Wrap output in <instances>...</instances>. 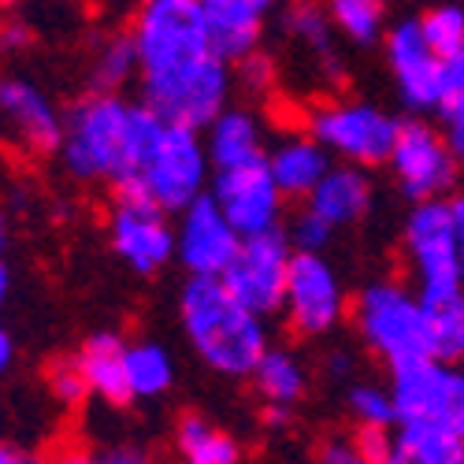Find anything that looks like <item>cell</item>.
I'll return each mask as SVG.
<instances>
[{"label": "cell", "mask_w": 464, "mask_h": 464, "mask_svg": "<svg viewBox=\"0 0 464 464\" xmlns=\"http://www.w3.org/2000/svg\"><path fill=\"white\" fill-rule=\"evenodd\" d=\"M141 101L175 127H208L230 97V60L216 49L201 0H141L134 15Z\"/></svg>", "instance_id": "1"}, {"label": "cell", "mask_w": 464, "mask_h": 464, "mask_svg": "<svg viewBox=\"0 0 464 464\" xmlns=\"http://www.w3.org/2000/svg\"><path fill=\"white\" fill-rule=\"evenodd\" d=\"M164 127L168 123L145 101L134 104L111 90H93L67 111L60 145L63 171L74 182H104L115 189L138 175Z\"/></svg>", "instance_id": "2"}, {"label": "cell", "mask_w": 464, "mask_h": 464, "mask_svg": "<svg viewBox=\"0 0 464 464\" xmlns=\"http://www.w3.org/2000/svg\"><path fill=\"white\" fill-rule=\"evenodd\" d=\"M179 320L186 342L216 375L249 379L267 345V324L246 301L230 294L223 279L189 276L179 294Z\"/></svg>", "instance_id": "3"}, {"label": "cell", "mask_w": 464, "mask_h": 464, "mask_svg": "<svg viewBox=\"0 0 464 464\" xmlns=\"http://www.w3.org/2000/svg\"><path fill=\"white\" fill-rule=\"evenodd\" d=\"M353 320L364 345L382 357L391 372L435 357L431 301H423V294L409 290L405 283H368L353 301Z\"/></svg>", "instance_id": "4"}, {"label": "cell", "mask_w": 464, "mask_h": 464, "mask_svg": "<svg viewBox=\"0 0 464 464\" xmlns=\"http://www.w3.org/2000/svg\"><path fill=\"white\" fill-rule=\"evenodd\" d=\"M212 168L216 164L208 157V145L201 141V130L168 123L157 145H152V152L145 157V164L138 168V175L120 182L115 193L152 201L164 212H186L193 201L208 193Z\"/></svg>", "instance_id": "5"}, {"label": "cell", "mask_w": 464, "mask_h": 464, "mask_svg": "<svg viewBox=\"0 0 464 464\" xmlns=\"http://www.w3.org/2000/svg\"><path fill=\"white\" fill-rule=\"evenodd\" d=\"M401 249L409 256L416 290L423 301H450L464 294V260L457 246V223H453V205L435 198V201H416L412 212L405 216L401 230Z\"/></svg>", "instance_id": "6"}, {"label": "cell", "mask_w": 464, "mask_h": 464, "mask_svg": "<svg viewBox=\"0 0 464 464\" xmlns=\"http://www.w3.org/2000/svg\"><path fill=\"white\" fill-rule=\"evenodd\" d=\"M308 134L320 145H327L334 160L379 168L391 164L401 123L391 111H382L368 101H327L308 111Z\"/></svg>", "instance_id": "7"}, {"label": "cell", "mask_w": 464, "mask_h": 464, "mask_svg": "<svg viewBox=\"0 0 464 464\" xmlns=\"http://www.w3.org/2000/svg\"><path fill=\"white\" fill-rule=\"evenodd\" d=\"M208 193L223 208V216L238 227L242 238L267 235V230H279V223H283L286 193L279 189V182L272 175L267 152L256 160L235 164V168H216Z\"/></svg>", "instance_id": "8"}, {"label": "cell", "mask_w": 464, "mask_h": 464, "mask_svg": "<svg viewBox=\"0 0 464 464\" xmlns=\"http://www.w3.org/2000/svg\"><path fill=\"white\" fill-rule=\"evenodd\" d=\"M160 205L130 198V193H115V205L108 216L111 253L120 256L134 276H157L160 267L171 264L179 253V235Z\"/></svg>", "instance_id": "9"}, {"label": "cell", "mask_w": 464, "mask_h": 464, "mask_svg": "<svg viewBox=\"0 0 464 464\" xmlns=\"http://www.w3.org/2000/svg\"><path fill=\"white\" fill-rule=\"evenodd\" d=\"M457 164L460 157L453 152L446 130H435L420 120L401 123V134L391 152V171L401 198H409L412 205L446 198L457 182Z\"/></svg>", "instance_id": "10"}, {"label": "cell", "mask_w": 464, "mask_h": 464, "mask_svg": "<svg viewBox=\"0 0 464 464\" xmlns=\"http://www.w3.org/2000/svg\"><path fill=\"white\" fill-rule=\"evenodd\" d=\"M290 264H294V246L283 230H267V235H253L242 242L235 264L227 267L223 283L230 286L238 301H246L253 313L276 316L286 304V283H290Z\"/></svg>", "instance_id": "11"}, {"label": "cell", "mask_w": 464, "mask_h": 464, "mask_svg": "<svg viewBox=\"0 0 464 464\" xmlns=\"http://www.w3.org/2000/svg\"><path fill=\"white\" fill-rule=\"evenodd\" d=\"M286 324L301 338H324L345 316V290L324 253H297L286 283Z\"/></svg>", "instance_id": "12"}, {"label": "cell", "mask_w": 464, "mask_h": 464, "mask_svg": "<svg viewBox=\"0 0 464 464\" xmlns=\"http://www.w3.org/2000/svg\"><path fill=\"white\" fill-rule=\"evenodd\" d=\"M391 394L398 423L405 420H442L464 428V368L453 361H420L391 372Z\"/></svg>", "instance_id": "13"}, {"label": "cell", "mask_w": 464, "mask_h": 464, "mask_svg": "<svg viewBox=\"0 0 464 464\" xmlns=\"http://www.w3.org/2000/svg\"><path fill=\"white\" fill-rule=\"evenodd\" d=\"M175 235H179L175 260L189 276H208V279H223L246 242L238 235V227L223 216L212 193H205V198H198L186 212H179Z\"/></svg>", "instance_id": "14"}, {"label": "cell", "mask_w": 464, "mask_h": 464, "mask_svg": "<svg viewBox=\"0 0 464 464\" xmlns=\"http://www.w3.org/2000/svg\"><path fill=\"white\" fill-rule=\"evenodd\" d=\"M386 63H391L394 86L409 108L431 111L446 104V79H442L446 60L428 42L420 19H405L386 34Z\"/></svg>", "instance_id": "15"}, {"label": "cell", "mask_w": 464, "mask_h": 464, "mask_svg": "<svg viewBox=\"0 0 464 464\" xmlns=\"http://www.w3.org/2000/svg\"><path fill=\"white\" fill-rule=\"evenodd\" d=\"M0 115H5L8 141L26 157H53V152H60L67 120L37 82L5 79V86H0Z\"/></svg>", "instance_id": "16"}, {"label": "cell", "mask_w": 464, "mask_h": 464, "mask_svg": "<svg viewBox=\"0 0 464 464\" xmlns=\"http://www.w3.org/2000/svg\"><path fill=\"white\" fill-rule=\"evenodd\" d=\"M201 5L208 15V30H212L216 49L230 63H238L249 53H256L264 19L279 0H201Z\"/></svg>", "instance_id": "17"}, {"label": "cell", "mask_w": 464, "mask_h": 464, "mask_svg": "<svg viewBox=\"0 0 464 464\" xmlns=\"http://www.w3.org/2000/svg\"><path fill=\"white\" fill-rule=\"evenodd\" d=\"M267 164H272V175L290 201H308V193L334 168V157L313 134H294L267 152Z\"/></svg>", "instance_id": "18"}, {"label": "cell", "mask_w": 464, "mask_h": 464, "mask_svg": "<svg viewBox=\"0 0 464 464\" xmlns=\"http://www.w3.org/2000/svg\"><path fill=\"white\" fill-rule=\"evenodd\" d=\"M127 345L130 342H123L120 334L101 331V334L86 338L79 350L93 398H101L111 409H123L134 401V386H130V372H127Z\"/></svg>", "instance_id": "19"}, {"label": "cell", "mask_w": 464, "mask_h": 464, "mask_svg": "<svg viewBox=\"0 0 464 464\" xmlns=\"http://www.w3.org/2000/svg\"><path fill=\"white\" fill-rule=\"evenodd\" d=\"M313 212H320L334 230L338 227H353V223H361L364 216H368V208H372V182H368V175H364V168H357V164H334L324 179H320V186L308 193V201H304Z\"/></svg>", "instance_id": "20"}, {"label": "cell", "mask_w": 464, "mask_h": 464, "mask_svg": "<svg viewBox=\"0 0 464 464\" xmlns=\"http://www.w3.org/2000/svg\"><path fill=\"white\" fill-rule=\"evenodd\" d=\"M205 130H208L205 145H208V157L216 168H235V164L264 157L260 123L246 108H223Z\"/></svg>", "instance_id": "21"}, {"label": "cell", "mask_w": 464, "mask_h": 464, "mask_svg": "<svg viewBox=\"0 0 464 464\" xmlns=\"http://www.w3.org/2000/svg\"><path fill=\"white\" fill-rule=\"evenodd\" d=\"M398 450L416 464H464V428L442 420H405L398 423Z\"/></svg>", "instance_id": "22"}, {"label": "cell", "mask_w": 464, "mask_h": 464, "mask_svg": "<svg viewBox=\"0 0 464 464\" xmlns=\"http://www.w3.org/2000/svg\"><path fill=\"white\" fill-rule=\"evenodd\" d=\"M175 450L182 464H242V446L235 435L201 412H186L175 428Z\"/></svg>", "instance_id": "23"}, {"label": "cell", "mask_w": 464, "mask_h": 464, "mask_svg": "<svg viewBox=\"0 0 464 464\" xmlns=\"http://www.w3.org/2000/svg\"><path fill=\"white\" fill-rule=\"evenodd\" d=\"M249 379L267 405H297L308 386V375L290 350H267Z\"/></svg>", "instance_id": "24"}, {"label": "cell", "mask_w": 464, "mask_h": 464, "mask_svg": "<svg viewBox=\"0 0 464 464\" xmlns=\"http://www.w3.org/2000/svg\"><path fill=\"white\" fill-rule=\"evenodd\" d=\"M127 372L134 398H160L175 382V361L157 342H130L127 345Z\"/></svg>", "instance_id": "25"}, {"label": "cell", "mask_w": 464, "mask_h": 464, "mask_svg": "<svg viewBox=\"0 0 464 464\" xmlns=\"http://www.w3.org/2000/svg\"><path fill=\"white\" fill-rule=\"evenodd\" d=\"M138 74H141V56L134 45V34H120L97 49V56H93V86L97 90L120 93Z\"/></svg>", "instance_id": "26"}, {"label": "cell", "mask_w": 464, "mask_h": 464, "mask_svg": "<svg viewBox=\"0 0 464 464\" xmlns=\"http://www.w3.org/2000/svg\"><path fill=\"white\" fill-rule=\"evenodd\" d=\"M327 15L342 37H350L357 45H372L382 34L386 0H331Z\"/></svg>", "instance_id": "27"}, {"label": "cell", "mask_w": 464, "mask_h": 464, "mask_svg": "<svg viewBox=\"0 0 464 464\" xmlns=\"http://www.w3.org/2000/svg\"><path fill=\"white\" fill-rule=\"evenodd\" d=\"M431 338L439 361L464 364V294L431 304Z\"/></svg>", "instance_id": "28"}, {"label": "cell", "mask_w": 464, "mask_h": 464, "mask_svg": "<svg viewBox=\"0 0 464 464\" xmlns=\"http://www.w3.org/2000/svg\"><path fill=\"white\" fill-rule=\"evenodd\" d=\"M331 15H324L320 8L313 5H294L286 12V30L294 34V42L304 45L313 56H320L324 63L334 60V45H331Z\"/></svg>", "instance_id": "29"}, {"label": "cell", "mask_w": 464, "mask_h": 464, "mask_svg": "<svg viewBox=\"0 0 464 464\" xmlns=\"http://www.w3.org/2000/svg\"><path fill=\"white\" fill-rule=\"evenodd\" d=\"M45 382H49V394L63 405V409H79L93 391H90V379L82 372V361L79 353L74 357H56L45 372Z\"/></svg>", "instance_id": "30"}, {"label": "cell", "mask_w": 464, "mask_h": 464, "mask_svg": "<svg viewBox=\"0 0 464 464\" xmlns=\"http://www.w3.org/2000/svg\"><path fill=\"white\" fill-rule=\"evenodd\" d=\"M420 26H423L428 42H431L442 56L464 49V8H457V5H439V8H431L428 15H420Z\"/></svg>", "instance_id": "31"}, {"label": "cell", "mask_w": 464, "mask_h": 464, "mask_svg": "<svg viewBox=\"0 0 464 464\" xmlns=\"http://www.w3.org/2000/svg\"><path fill=\"white\" fill-rule=\"evenodd\" d=\"M350 412L361 423H375V428H398L394 394L382 391V386H372V382H357L350 391Z\"/></svg>", "instance_id": "32"}, {"label": "cell", "mask_w": 464, "mask_h": 464, "mask_svg": "<svg viewBox=\"0 0 464 464\" xmlns=\"http://www.w3.org/2000/svg\"><path fill=\"white\" fill-rule=\"evenodd\" d=\"M290 246L297 249V253H324L327 246H331V238H334V227L320 216V212H313V208H301L294 219H290Z\"/></svg>", "instance_id": "33"}, {"label": "cell", "mask_w": 464, "mask_h": 464, "mask_svg": "<svg viewBox=\"0 0 464 464\" xmlns=\"http://www.w3.org/2000/svg\"><path fill=\"white\" fill-rule=\"evenodd\" d=\"M353 446H357L372 464H386V457L394 453L398 439L391 435V428H375V423H361V431L353 435Z\"/></svg>", "instance_id": "34"}, {"label": "cell", "mask_w": 464, "mask_h": 464, "mask_svg": "<svg viewBox=\"0 0 464 464\" xmlns=\"http://www.w3.org/2000/svg\"><path fill=\"white\" fill-rule=\"evenodd\" d=\"M439 111H442V130H446L453 152L464 160V93H457L453 101H446Z\"/></svg>", "instance_id": "35"}, {"label": "cell", "mask_w": 464, "mask_h": 464, "mask_svg": "<svg viewBox=\"0 0 464 464\" xmlns=\"http://www.w3.org/2000/svg\"><path fill=\"white\" fill-rule=\"evenodd\" d=\"M238 74H242V82H246V90H253V93H260L267 82H272V63H267L260 53H249L246 60H238Z\"/></svg>", "instance_id": "36"}, {"label": "cell", "mask_w": 464, "mask_h": 464, "mask_svg": "<svg viewBox=\"0 0 464 464\" xmlns=\"http://www.w3.org/2000/svg\"><path fill=\"white\" fill-rule=\"evenodd\" d=\"M320 464H372L353 442H345V439H334L320 450Z\"/></svg>", "instance_id": "37"}, {"label": "cell", "mask_w": 464, "mask_h": 464, "mask_svg": "<svg viewBox=\"0 0 464 464\" xmlns=\"http://www.w3.org/2000/svg\"><path fill=\"white\" fill-rule=\"evenodd\" d=\"M101 464H152V460L134 446H111V450H101Z\"/></svg>", "instance_id": "38"}, {"label": "cell", "mask_w": 464, "mask_h": 464, "mask_svg": "<svg viewBox=\"0 0 464 464\" xmlns=\"http://www.w3.org/2000/svg\"><path fill=\"white\" fill-rule=\"evenodd\" d=\"M0 464H53V460L42 457V453L19 450V446H5V450H0Z\"/></svg>", "instance_id": "39"}, {"label": "cell", "mask_w": 464, "mask_h": 464, "mask_svg": "<svg viewBox=\"0 0 464 464\" xmlns=\"http://www.w3.org/2000/svg\"><path fill=\"white\" fill-rule=\"evenodd\" d=\"M12 364H15V338L5 327L0 331V372H12Z\"/></svg>", "instance_id": "40"}, {"label": "cell", "mask_w": 464, "mask_h": 464, "mask_svg": "<svg viewBox=\"0 0 464 464\" xmlns=\"http://www.w3.org/2000/svg\"><path fill=\"white\" fill-rule=\"evenodd\" d=\"M290 409L294 405H267L264 409V423H267V428H286V423H290Z\"/></svg>", "instance_id": "41"}, {"label": "cell", "mask_w": 464, "mask_h": 464, "mask_svg": "<svg viewBox=\"0 0 464 464\" xmlns=\"http://www.w3.org/2000/svg\"><path fill=\"white\" fill-rule=\"evenodd\" d=\"M453 223H457V246H460V260H464V198H453Z\"/></svg>", "instance_id": "42"}, {"label": "cell", "mask_w": 464, "mask_h": 464, "mask_svg": "<svg viewBox=\"0 0 464 464\" xmlns=\"http://www.w3.org/2000/svg\"><path fill=\"white\" fill-rule=\"evenodd\" d=\"M0 297H12V260L5 256V260H0Z\"/></svg>", "instance_id": "43"}]
</instances>
